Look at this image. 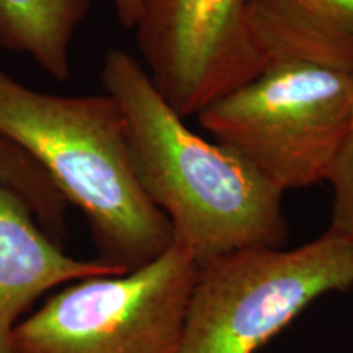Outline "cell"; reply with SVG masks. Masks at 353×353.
Wrapping results in <instances>:
<instances>
[{
  "mask_svg": "<svg viewBox=\"0 0 353 353\" xmlns=\"http://www.w3.org/2000/svg\"><path fill=\"white\" fill-rule=\"evenodd\" d=\"M101 83L123 114L141 187L198 267L249 247H285V193L223 144L196 134L141 61L112 48Z\"/></svg>",
  "mask_w": 353,
  "mask_h": 353,
  "instance_id": "obj_1",
  "label": "cell"
},
{
  "mask_svg": "<svg viewBox=\"0 0 353 353\" xmlns=\"http://www.w3.org/2000/svg\"><path fill=\"white\" fill-rule=\"evenodd\" d=\"M0 138L82 211L101 262L131 272L174 244L170 223L141 187L110 95L46 94L0 68Z\"/></svg>",
  "mask_w": 353,
  "mask_h": 353,
  "instance_id": "obj_2",
  "label": "cell"
},
{
  "mask_svg": "<svg viewBox=\"0 0 353 353\" xmlns=\"http://www.w3.org/2000/svg\"><path fill=\"white\" fill-rule=\"evenodd\" d=\"M216 143L281 192L325 182L353 125V72L267 65L198 114Z\"/></svg>",
  "mask_w": 353,
  "mask_h": 353,
  "instance_id": "obj_3",
  "label": "cell"
},
{
  "mask_svg": "<svg viewBox=\"0 0 353 353\" xmlns=\"http://www.w3.org/2000/svg\"><path fill=\"white\" fill-rule=\"evenodd\" d=\"M353 288V242L327 229L306 244L249 247L198 267L182 353H255L316 299Z\"/></svg>",
  "mask_w": 353,
  "mask_h": 353,
  "instance_id": "obj_4",
  "label": "cell"
},
{
  "mask_svg": "<svg viewBox=\"0 0 353 353\" xmlns=\"http://www.w3.org/2000/svg\"><path fill=\"white\" fill-rule=\"evenodd\" d=\"M198 265L174 241L152 262L65 285L10 330L13 353H182Z\"/></svg>",
  "mask_w": 353,
  "mask_h": 353,
  "instance_id": "obj_5",
  "label": "cell"
},
{
  "mask_svg": "<svg viewBox=\"0 0 353 353\" xmlns=\"http://www.w3.org/2000/svg\"><path fill=\"white\" fill-rule=\"evenodd\" d=\"M249 0H141L145 72L180 117H198L267 68L247 26Z\"/></svg>",
  "mask_w": 353,
  "mask_h": 353,
  "instance_id": "obj_6",
  "label": "cell"
},
{
  "mask_svg": "<svg viewBox=\"0 0 353 353\" xmlns=\"http://www.w3.org/2000/svg\"><path fill=\"white\" fill-rule=\"evenodd\" d=\"M123 273L99 259L68 255L38 226L21 198L0 185V330H12L48 291L90 276Z\"/></svg>",
  "mask_w": 353,
  "mask_h": 353,
  "instance_id": "obj_7",
  "label": "cell"
},
{
  "mask_svg": "<svg viewBox=\"0 0 353 353\" xmlns=\"http://www.w3.org/2000/svg\"><path fill=\"white\" fill-rule=\"evenodd\" d=\"M247 26L265 65L353 72V0H249Z\"/></svg>",
  "mask_w": 353,
  "mask_h": 353,
  "instance_id": "obj_8",
  "label": "cell"
},
{
  "mask_svg": "<svg viewBox=\"0 0 353 353\" xmlns=\"http://www.w3.org/2000/svg\"><path fill=\"white\" fill-rule=\"evenodd\" d=\"M88 8L90 0H0V46L68 81L72 39Z\"/></svg>",
  "mask_w": 353,
  "mask_h": 353,
  "instance_id": "obj_9",
  "label": "cell"
},
{
  "mask_svg": "<svg viewBox=\"0 0 353 353\" xmlns=\"http://www.w3.org/2000/svg\"><path fill=\"white\" fill-rule=\"evenodd\" d=\"M325 182L332 187L327 229L353 242V125Z\"/></svg>",
  "mask_w": 353,
  "mask_h": 353,
  "instance_id": "obj_10",
  "label": "cell"
},
{
  "mask_svg": "<svg viewBox=\"0 0 353 353\" xmlns=\"http://www.w3.org/2000/svg\"><path fill=\"white\" fill-rule=\"evenodd\" d=\"M112 3L118 21L126 28H134L136 20L139 17L141 0H108Z\"/></svg>",
  "mask_w": 353,
  "mask_h": 353,
  "instance_id": "obj_11",
  "label": "cell"
},
{
  "mask_svg": "<svg viewBox=\"0 0 353 353\" xmlns=\"http://www.w3.org/2000/svg\"><path fill=\"white\" fill-rule=\"evenodd\" d=\"M0 353H13L10 345V330H0Z\"/></svg>",
  "mask_w": 353,
  "mask_h": 353,
  "instance_id": "obj_12",
  "label": "cell"
}]
</instances>
